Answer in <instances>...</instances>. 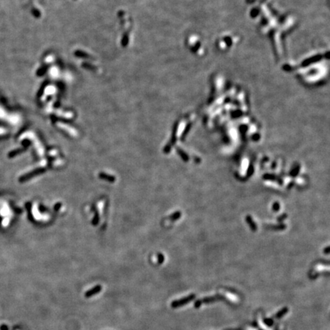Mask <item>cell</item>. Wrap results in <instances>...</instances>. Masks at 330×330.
<instances>
[{
	"label": "cell",
	"instance_id": "cell-1",
	"mask_svg": "<svg viewBox=\"0 0 330 330\" xmlns=\"http://www.w3.org/2000/svg\"><path fill=\"white\" fill-rule=\"evenodd\" d=\"M101 290H102V286L96 285L94 287L92 288V289H90V290H87V292L85 293L84 296L86 298H90V297H93L95 295L98 294Z\"/></svg>",
	"mask_w": 330,
	"mask_h": 330
}]
</instances>
